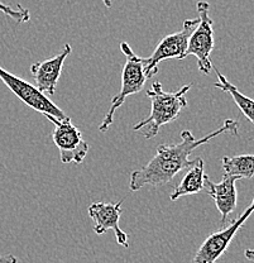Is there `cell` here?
<instances>
[{
	"label": "cell",
	"instance_id": "16",
	"mask_svg": "<svg viewBox=\"0 0 254 263\" xmlns=\"http://www.w3.org/2000/svg\"><path fill=\"white\" fill-rule=\"evenodd\" d=\"M0 263H18V258L12 254H5V256H0Z\"/></svg>",
	"mask_w": 254,
	"mask_h": 263
},
{
	"label": "cell",
	"instance_id": "12",
	"mask_svg": "<svg viewBox=\"0 0 254 263\" xmlns=\"http://www.w3.org/2000/svg\"><path fill=\"white\" fill-rule=\"evenodd\" d=\"M205 182V171H204V161L203 158H195V162L191 167H188L187 174L185 175L181 182L174 187L172 191L169 199L172 201H176L180 197L195 195L199 194L201 190H204Z\"/></svg>",
	"mask_w": 254,
	"mask_h": 263
},
{
	"label": "cell",
	"instance_id": "2",
	"mask_svg": "<svg viewBox=\"0 0 254 263\" xmlns=\"http://www.w3.org/2000/svg\"><path fill=\"white\" fill-rule=\"evenodd\" d=\"M192 85H185L184 87L176 92H167L163 90L160 81H154L151 89L147 91V97L151 99L152 108L148 118L138 122L133 129L141 130L142 128L148 127V130L144 133V138L151 139L158 134V130L162 125L168 124L179 118L182 109L187 106L186 94L190 91Z\"/></svg>",
	"mask_w": 254,
	"mask_h": 263
},
{
	"label": "cell",
	"instance_id": "7",
	"mask_svg": "<svg viewBox=\"0 0 254 263\" xmlns=\"http://www.w3.org/2000/svg\"><path fill=\"white\" fill-rule=\"evenodd\" d=\"M0 80L5 84V86L21 99L26 105L32 108L33 110L42 113L43 115H50V117L56 118V119H64L67 115L64 113L62 109H60L50 98L46 97L45 92L40 91L37 86L29 84L28 81L13 75L9 71L4 70L0 66Z\"/></svg>",
	"mask_w": 254,
	"mask_h": 263
},
{
	"label": "cell",
	"instance_id": "10",
	"mask_svg": "<svg viewBox=\"0 0 254 263\" xmlns=\"http://www.w3.org/2000/svg\"><path fill=\"white\" fill-rule=\"evenodd\" d=\"M71 52H72V47L70 45H65L62 51L54 57L38 61L31 66L32 76L34 78L35 86L40 91L54 95L64 64Z\"/></svg>",
	"mask_w": 254,
	"mask_h": 263
},
{
	"label": "cell",
	"instance_id": "17",
	"mask_svg": "<svg viewBox=\"0 0 254 263\" xmlns=\"http://www.w3.org/2000/svg\"><path fill=\"white\" fill-rule=\"evenodd\" d=\"M245 257H247L249 261H253L254 262V251H252V249H247V251L244 252Z\"/></svg>",
	"mask_w": 254,
	"mask_h": 263
},
{
	"label": "cell",
	"instance_id": "13",
	"mask_svg": "<svg viewBox=\"0 0 254 263\" xmlns=\"http://www.w3.org/2000/svg\"><path fill=\"white\" fill-rule=\"evenodd\" d=\"M214 71L217 72L218 76V82H215L214 86L220 89L221 91L228 92L231 98H233L234 103L237 104V106L239 108V110L242 111L243 115L249 120L250 123L254 124V99L247 97V95L243 94L242 91H239L237 86H234L230 81H228V79L220 72L218 68H215L212 66Z\"/></svg>",
	"mask_w": 254,
	"mask_h": 263
},
{
	"label": "cell",
	"instance_id": "4",
	"mask_svg": "<svg viewBox=\"0 0 254 263\" xmlns=\"http://www.w3.org/2000/svg\"><path fill=\"white\" fill-rule=\"evenodd\" d=\"M199 13V23L195 27L190 38H188L186 54L185 56H195L198 59V67L200 72L209 75L212 70L211 54L214 49V22L210 18V4L207 2H199L196 4Z\"/></svg>",
	"mask_w": 254,
	"mask_h": 263
},
{
	"label": "cell",
	"instance_id": "11",
	"mask_svg": "<svg viewBox=\"0 0 254 263\" xmlns=\"http://www.w3.org/2000/svg\"><path fill=\"white\" fill-rule=\"evenodd\" d=\"M239 180V177L224 174L220 182H212L210 177L205 175L204 189H206L207 194L214 199L215 205L221 215V224H225L230 213L236 210L238 200L236 183Z\"/></svg>",
	"mask_w": 254,
	"mask_h": 263
},
{
	"label": "cell",
	"instance_id": "14",
	"mask_svg": "<svg viewBox=\"0 0 254 263\" xmlns=\"http://www.w3.org/2000/svg\"><path fill=\"white\" fill-rule=\"evenodd\" d=\"M224 174L242 179H252L254 176V155H239L221 158Z\"/></svg>",
	"mask_w": 254,
	"mask_h": 263
},
{
	"label": "cell",
	"instance_id": "9",
	"mask_svg": "<svg viewBox=\"0 0 254 263\" xmlns=\"http://www.w3.org/2000/svg\"><path fill=\"white\" fill-rule=\"evenodd\" d=\"M122 202H94L89 206V215L94 220V232L102 235L108 230H114L118 245L124 248L129 247L128 235L124 230L120 229L119 220L122 216Z\"/></svg>",
	"mask_w": 254,
	"mask_h": 263
},
{
	"label": "cell",
	"instance_id": "6",
	"mask_svg": "<svg viewBox=\"0 0 254 263\" xmlns=\"http://www.w3.org/2000/svg\"><path fill=\"white\" fill-rule=\"evenodd\" d=\"M199 23V16L193 19H186L184 22V28L182 31L172 33L166 35L157 47L154 48L153 53L147 59H144V71L146 75L149 78L154 76L158 72V64L169 59L185 60L186 59V49L188 38L192 33L195 27Z\"/></svg>",
	"mask_w": 254,
	"mask_h": 263
},
{
	"label": "cell",
	"instance_id": "18",
	"mask_svg": "<svg viewBox=\"0 0 254 263\" xmlns=\"http://www.w3.org/2000/svg\"><path fill=\"white\" fill-rule=\"evenodd\" d=\"M102 2L104 3V4H105L106 8H111V2H110V0H102Z\"/></svg>",
	"mask_w": 254,
	"mask_h": 263
},
{
	"label": "cell",
	"instance_id": "15",
	"mask_svg": "<svg viewBox=\"0 0 254 263\" xmlns=\"http://www.w3.org/2000/svg\"><path fill=\"white\" fill-rule=\"evenodd\" d=\"M0 12L4 13L5 15L10 16L13 21H15L17 23H26L29 22L31 19V13L27 8H23L21 4L17 5V9L12 8L10 5L4 4V3L0 2Z\"/></svg>",
	"mask_w": 254,
	"mask_h": 263
},
{
	"label": "cell",
	"instance_id": "8",
	"mask_svg": "<svg viewBox=\"0 0 254 263\" xmlns=\"http://www.w3.org/2000/svg\"><path fill=\"white\" fill-rule=\"evenodd\" d=\"M254 213V197L249 206L244 210L237 219L230 221L228 227L223 228L219 232H215L210 234L200 248L196 252L195 257L191 263H215L218 259L226 252L228 247L230 246L231 240L245 224L250 215Z\"/></svg>",
	"mask_w": 254,
	"mask_h": 263
},
{
	"label": "cell",
	"instance_id": "5",
	"mask_svg": "<svg viewBox=\"0 0 254 263\" xmlns=\"http://www.w3.org/2000/svg\"><path fill=\"white\" fill-rule=\"evenodd\" d=\"M45 117L54 124L52 138L60 152V161L65 164L83 163L90 146L83 138L80 129L72 124L71 118L66 117L64 119H56L50 115H45Z\"/></svg>",
	"mask_w": 254,
	"mask_h": 263
},
{
	"label": "cell",
	"instance_id": "3",
	"mask_svg": "<svg viewBox=\"0 0 254 263\" xmlns=\"http://www.w3.org/2000/svg\"><path fill=\"white\" fill-rule=\"evenodd\" d=\"M120 49L124 53V56L127 57V61H125L122 73V89H120L118 95L111 99L110 108H109L108 113L104 117L103 122L100 123L99 130L103 132V133L108 130L109 127L113 124L114 114L124 104L125 99L130 97V95L141 92L147 80H148V76L146 75V71H144L143 57L136 56L127 42L120 43Z\"/></svg>",
	"mask_w": 254,
	"mask_h": 263
},
{
	"label": "cell",
	"instance_id": "1",
	"mask_svg": "<svg viewBox=\"0 0 254 263\" xmlns=\"http://www.w3.org/2000/svg\"><path fill=\"white\" fill-rule=\"evenodd\" d=\"M238 129H239V123L233 119H226L220 128L201 139H196L190 130L181 132L180 143L158 146L154 157L146 166L134 170L130 174L129 189L132 191H138L147 185L157 187L171 182L179 172L188 168L195 162V160H190V155L193 149L209 143L211 139L217 138L220 134L231 133L237 136Z\"/></svg>",
	"mask_w": 254,
	"mask_h": 263
}]
</instances>
